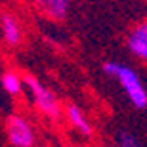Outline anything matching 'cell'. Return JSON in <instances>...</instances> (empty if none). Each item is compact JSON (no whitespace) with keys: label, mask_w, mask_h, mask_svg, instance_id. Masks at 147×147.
<instances>
[{"label":"cell","mask_w":147,"mask_h":147,"mask_svg":"<svg viewBox=\"0 0 147 147\" xmlns=\"http://www.w3.org/2000/svg\"><path fill=\"white\" fill-rule=\"evenodd\" d=\"M23 84H27V88L31 90V96H33V101L38 109L42 111L44 115H48L52 119H57L61 113L59 101L55 98V94L50 90V88L42 86L40 82L34 78V76H23Z\"/></svg>","instance_id":"cell-2"},{"label":"cell","mask_w":147,"mask_h":147,"mask_svg":"<svg viewBox=\"0 0 147 147\" xmlns=\"http://www.w3.org/2000/svg\"><path fill=\"white\" fill-rule=\"evenodd\" d=\"M103 71L109 76H115L119 80V84L124 88L126 96L130 98L134 107H138V109H142V111L145 109L147 107V92H145V86H143L140 75L134 69L120 65L117 61H105Z\"/></svg>","instance_id":"cell-1"},{"label":"cell","mask_w":147,"mask_h":147,"mask_svg":"<svg viewBox=\"0 0 147 147\" xmlns=\"http://www.w3.org/2000/svg\"><path fill=\"white\" fill-rule=\"evenodd\" d=\"M2 86H4V90L8 94L19 96V94L23 92V76H19L13 71L4 73V76H2Z\"/></svg>","instance_id":"cell-8"},{"label":"cell","mask_w":147,"mask_h":147,"mask_svg":"<svg viewBox=\"0 0 147 147\" xmlns=\"http://www.w3.org/2000/svg\"><path fill=\"white\" fill-rule=\"evenodd\" d=\"M117 147H142V143L130 132H120L119 138H117Z\"/></svg>","instance_id":"cell-9"},{"label":"cell","mask_w":147,"mask_h":147,"mask_svg":"<svg viewBox=\"0 0 147 147\" xmlns=\"http://www.w3.org/2000/svg\"><path fill=\"white\" fill-rule=\"evenodd\" d=\"M2 34H4V40L11 46H17L21 42L23 33H21V25L17 21V17L10 16V13L2 16Z\"/></svg>","instance_id":"cell-5"},{"label":"cell","mask_w":147,"mask_h":147,"mask_svg":"<svg viewBox=\"0 0 147 147\" xmlns=\"http://www.w3.org/2000/svg\"><path fill=\"white\" fill-rule=\"evenodd\" d=\"M6 132H8V140L13 147H33L34 145V130L31 122L25 120L19 115H13L6 122Z\"/></svg>","instance_id":"cell-3"},{"label":"cell","mask_w":147,"mask_h":147,"mask_svg":"<svg viewBox=\"0 0 147 147\" xmlns=\"http://www.w3.org/2000/svg\"><path fill=\"white\" fill-rule=\"evenodd\" d=\"M34 2L55 19H63L69 11V4H71V0H34Z\"/></svg>","instance_id":"cell-7"},{"label":"cell","mask_w":147,"mask_h":147,"mask_svg":"<svg viewBox=\"0 0 147 147\" xmlns=\"http://www.w3.org/2000/svg\"><path fill=\"white\" fill-rule=\"evenodd\" d=\"M128 48L140 59H145L147 57V25L145 23H142L140 27H136L130 33V36H128Z\"/></svg>","instance_id":"cell-4"},{"label":"cell","mask_w":147,"mask_h":147,"mask_svg":"<svg viewBox=\"0 0 147 147\" xmlns=\"http://www.w3.org/2000/svg\"><path fill=\"white\" fill-rule=\"evenodd\" d=\"M67 119H69V122H71L80 134H84V136H90V134H92L94 128H92V124H90V120L86 119V115L82 113L80 107L69 105V107H67Z\"/></svg>","instance_id":"cell-6"}]
</instances>
